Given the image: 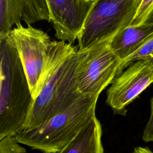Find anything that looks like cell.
I'll return each instance as SVG.
<instances>
[{"mask_svg": "<svg viewBox=\"0 0 153 153\" xmlns=\"http://www.w3.org/2000/svg\"><path fill=\"white\" fill-rule=\"evenodd\" d=\"M141 0H95L77 38L78 50L113 38L130 26Z\"/></svg>", "mask_w": 153, "mask_h": 153, "instance_id": "5b68a950", "label": "cell"}, {"mask_svg": "<svg viewBox=\"0 0 153 153\" xmlns=\"http://www.w3.org/2000/svg\"><path fill=\"white\" fill-rule=\"evenodd\" d=\"M21 20L27 25L50 22L46 0H0V35L9 33Z\"/></svg>", "mask_w": 153, "mask_h": 153, "instance_id": "9c48e42d", "label": "cell"}, {"mask_svg": "<svg viewBox=\"0 0 153 153\" xmlns=\"http://www.w3.org/2000/svg\"><path fill=\"white\" fill-rule=\"evenodd\" d=\"M24 68L30 91L35 99L40 93L62 41H52L43 30L21 23L8 33Z\"/></svg>", "mask_w": 153, "mask_h": 153, "instance_id": "277c9868", "label": "cell"}, {"mask_svg": "<svg viewBox=\"0 0 153 153\" xmlns=\"http://www.w3.org/2000/svg\"><path fill=\"white\" fill-rule=\"evenodd\" d=\"M151 22H153V10L149 14V16L148 17V18L145 23H151Z\"/></svg>", "mask_w": 153, "mask_h": 153, "instance_id": "e0dca14e", "label": "cell"}, {"mask_svg": "<svg viewBox=\"0 0 153 153\" xmlns=\"http://www.w3.org/2000/svg\"><path fill=\"white\" fill-rule=\"evenodd\" d=\"M112 39L78 50L75 80L77 89L82 95L99 97L118 76L121 60L110 47Z\"/></svg>", "mask_w": 153, "mask_h": 153, "instance_id": "8992f818", "label": "cell"}, {"mask_svg": "<svg viewBox=\"0 0 153 153\" xmlns=\"http://www.w3.org/2000/svg\"><path fill=\"white\" fill-rule=\"evenodd\" d=\"M146 60L153 62V35L149 36L133 54L121 62L118 68V76L134 62Z\"/></svg>", "mask_w": 153, "mask_h": 153, "instance_id": "7c38bea8", "label": "cell"}, {"mask_svg": "<svg viewBox=\"0 0 153 153\" xmlns=\"http://www.w3.org/2000/svg\"><path fill=\"white\" fill-rule=\"evenodd\" d=\"M0 153H27V151L14 136H7L0 140Z\"/></svg>", "mask_w": 153, "mask_h": 153, "instance_id": "5bb4252c", "label": "cell"}, {"mask_svg": "<svg viewBox=\"0 0 153 153\" xmlns=\"http://www.w3.org/2000/svg\"><path fill=\"white\" fill-rule=\"evenodd\" d=\"M0 140L24 126L33 98L17 51L8 35H0Z\"/></svg>", "mask_w": 153, "mask_h": 153, "instance_id": "6da1fadb", "label": "cell"}, {"mask_svg": "<svg viewBox=\"0 0 153 153\" xmlns=\"http://www.w3.org/2000/svg\"><path fill=\"white\" fill-rule=\"evenodd\" d=\"M153 10V0H141L130 26H138L145 22Z\"/></svg>", "mask_w": 153, "mask_h": 153, "instance_id": "4fadbf2b", "label": "cell"}, {"mask_svg": "<svg viewBox=\"0 0 153 153\" xmlns=\"http://www.w3.org/2000/svg\"><path fill=\"white\" fill-rule=\"evenodd\" d=\"M153 82V62L138 60L117 76L106 91V104L115 115L125 116L127 106Z\"/></svg>", "mask_w": 153, "mask_h": 153, "instance_id": "52a82bcc", "label": "cell"}, {"mask_svg": "<svg viewBox=\"0 0 153 153\" xmlns=\"http://www.w3.org/2000/svg\"><path fill=\"white\" fill-rule=\"evenodd\" d=\"M153 35V22L130 26L118 32L111 41L110 47L121 62L133 54Z\"/></svg>", "mask_w": 153, "mask_h": 153, "instance_id": "30bf717a", "label": "cell"}, {"mask_svg": "<svg viewBox=\"0 0 153 153\" xmlns=\"http://www.w3.org/2000/svg\"><path fill=\"white\" fill-rule=\"evenodd\" d=\"M102 128L94 117L64 148L54 153H104Z\"/></svg>", "mask_w": 153, "mask_h": 153, "instance_id": "8fae6325", "label": "cell"}, {"mask_svg": "<svg viewBox=\"0 0 153 153\" xmlns=\"http://www.w3.org/2000/svg\"><path fill=\"white\" fill-rule=\"evenodd\" d=\"M97 96L81 95L64 111L14 136L22 145L42 153H54L67 145L94 117Z\"/></svg>", "mask_w": 153, "mask_h": 153, "instance_id": "3957f363", "label": "cell"}, {"mask_svg": "<svg viewBox=\"0 0 153 153\" xmlns=\"http://www.w3.org/2000/svg\"><path fill=\"white\" fill-rule=\"evenodd\" d=\"M151 112L149 120L144 128L142 139L145 142L153 141V97L151 99Z\"/></svg>", "mask_w": 153, "mask_h": 153, "instance_id": "9a60e30c", "label": "cell"}, {"mask_svg": "<svg viewBox=\"0 0 153 153\" xmlns=\"http://www.w3.org/2000/svg\"><path fill=\"white\" fill-rule=\"evenodd\" d=\"M94 1L46 0L56 37L70 44L77 39Z\"/></svg>", "mask_w": 153, "mask_h": 153, "instance_id": "ba28073f", "label": "cell"}, {"mask_svg": "<svg viewBox=\"0 0 153 153\" xmlns=\"http://www.w3.org/2000/svg\"><path fill=\"white\" fill-rule=\"evenodd\" d=\"M78 47L62 41L46 81L32 107L22 130L32 128L66 110L81 95L75 69Z\"/></svg>", "mask_w": 153, "mask_h": 153, "instance_id": "7a4b0ae2", "label": "cell"}, {"mask_svg": "<svg viewBox=\"0 0 153 153\" xmlns=\"http://www.w3.org/2000/svg\"><path fill=\"white\" fill-rule=\"evenodd\" d=\"M131 153H153L148 146H137L134 148Z\"/></svg>", "mask_w": 153, "mask_h": 153, "instance_id": "2e32d148", "label": "cell"}]
</instances>
